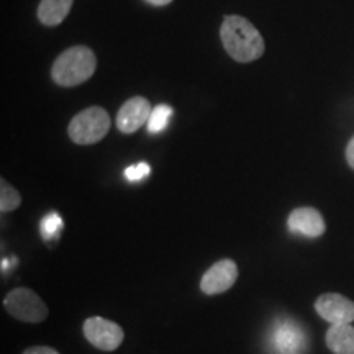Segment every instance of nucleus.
<instances>
[{"label": "nucleus", "instance_id": "obj_11", "mask_svg": "<svg viewBox=\"0 0 354 354\" xmlns=\"http://www.w3.org/2000/svg\"><path fill=\"white\" fill-rule=\"evenodd\" d=\"M326 346L335 354H354V328L348 325H331L325 336Z\"/></svg>", "mask_w": 354, "mask_h": 354}, {"label": "nucleus", "instance_id": "obj_13", "mask_svg": "<svg viewBox=\"0 0 354 354\" xmlns=\"http://www.w3.org/2000/svg\"><path fill=\"white\" fill-rule=\"evenodd\" d=\"M20 203H21V197L19 190L13 189L6 179L0 180V210H2L3 214H7V212H13L15 209H19Z\"/></svg>", "mask_w": 354, "mask_h": 354}, {"label": "nucleus", "instance_id": "obj_2", "mask_svg": "<svg viewBox=\"0 0 354 354\" xmlns=\"http://www.w3.org/2000/svg\"><path fill=\"white\" fill-rule=\"evenodd\" d=\"M97 57L87 46H73L57 56L51 68V77L57 86L74 87L94 76Z\"/></svg>", "mask_w": 354, "mask_h": 354}, {"label": "nucleus", "instance_id": "obj_19", "mask_svg": "<svg viewBox=\"0 0 354 354\" xmlns=\"http://www.w3.org/2000/svg\"><path fill=\"white\" fill-rule=\"evenodd\" d=\"M145 2L151 3V6H156V7H162V6H167V3H171L172 0H145Z\"/></svg>", "mask_w": 354, "mask_h": 354}, {"label": "nucleus", "instance_id": "obj_18", "mask_svg": "<svg viewBox=\"0 0 354 354\" xmlns=\"http://www.w3.org/2000/svg\"><path fill=\"white\" fill-rule=\"evenodd\" d=\"M346 161H348V165L354 169V136L349 140V143L346 146Z\"/></svg>", "mask_w": 354, "mask_h": 354}, {"label": "nucleus", "instance_id": "obj_6", "mask_svg": "<svg viewBox=\"0 0 354 354\" xmlns=\"http://www.w3.org/2000/svg\"><path fill=\"white\" fill-rule=\"evenodd\" d=\"M271 346L277 354H304L307 346L304 330L294 320H279L272 326Z\"/></svg>", "mask_w": 354, "mask_h": 354}, {"label": "nucleus", "instance_id": "obj_17", "mask_svg": "<svg viewBox=\"0 0 354 354\" xmlns=\"http://www.w3.org/2000/svg\"><path fill=\"white\" fill-rule=\"evenodd\" d=\"M24 354H59V353L50 346H33L26 349Z\"/></svg>", "mask_w": 354, "mask_h": 354}, {"label": "nucleus", "instance_id": "obj_10", "mask_svg": "<svg viewBox=\"0 0 354 354\" xmlns=\"http://www.w3.org/2000/svg\"><path fill=\"white\" fill-rule=\"evenodd\" d=\"M287 227L292 233L304 234L308 238L322 236L326 230L322 214L313 207H300V209L292 210L287 220Z\"/></svg>", "mask_w": 354, "mask_h": 354}, {"label": "nucleus", "instance_id": "obj_9", "mask_svg": "<svg viewBox=\"0 0 354 354\" xmlns=\"http://www.w3.org/2000/svg\"><path fill=\"white\" fill-rule=\"evenodd\" d=\"M151 104L145 97H133L122 105L117 113V128L122 133L138 131L151 117Z\"/></svg>", "mask_w": 354, "mask_h": 354}, {"label": "nucleus", "instance_id": "obj_12", "mask_svg": "<svg viewBox=\"0 0 354 354\" xmlns=\"http://www.w3.org/2000/svg\"><path fill=\"white\" fill-rule=\"evenodd\" d=\"M74 0H41L38 6V19L43 25L56 26L64 21L73 8Z\"/></svg>", "mask_w": 354, "mask_h": 354}, {"label": "nucleus", "instance_id": "obj_1", "mask_svg": "<svg viewBox=\"0 0 354 354\" xmlns=\"http://www.w3.org/2000/svg\"><path fill=\"white\" fill-rule=\"evenodd\" d=\"M225 51L238 63H251L264 55L266 44L258 28L240 15H227L220 28Z\"/></svg>", "mask_w": 354, "mask_h": 354}, {"label": "nucleus", "instance_id": "obj_4", "mask_svg": "<svg viewBox=\"0 0 354 354\" xmlns=\"http://www.w3.org/2000/svg\"><path fill=\"white\" fill-rule=\"evenodd\" d=\"M3 307L13 318L20 322L39 323L46 320L48 317L46 304L39 299L38 294L26 287H19L8 292L7 297L3 299Z\"/></svg>", "mask_w": 354, "mask_h": 354}, {"label": "nucleus", "instance_id": "obj_7", "mask_svg": "<svg viewBox=\"0 0 354 354\" xmlns=\"http://www.w3.org/2000/svg\"><path fill=\"white\" fill-rule=\"evenodd\" d=\"M315 310L331 325H348L354 322V302L342 294H323L317 299Z\"/></svg>", "mask_w": 354, "mask_h": 354}, {"label": "nucleus", "instance_id": "obj_3", "mask_svg": "<svg viewBox=\"0 0 354 354\" xmlns=\"http://www.w3.org/2000/svg\"><path fill=\"white\" fill-rule=\"evenodd\" d=\"M110 130V115L102 107H88L79 112L69 123V138L76 145H94Z\"/></svg>", "mask_w": 354, "mask_h": 354}, {"label": "nucleus", "instance_id": "obj_16", "mask_svg": "<svg viewBox=\"0 0 354 354\" xmlns=\"http://www.w3.org/2000/svg\"><path fill=\"white\" fill-rule=\"evenodd\" d=\"M151 172V167H149L146 162H138V165H133L125 169V177L130 183H138V180L145 179L146 176H149Z\"/></svg>", "mask_w": 354, "mask_h": 354}, {"label": "nucleus", "instance_id": "obj_8", "mask_svg": "<svg viewBox=\"0 0 354 354\" xmlns=\"http://www.w3.org/2000/svg\"><path fill=\"white\" fill-rule=\"evenodd\" d=\"M238 279V266L232 259H221L203 274L201 289L207 295L223 294L232 289Z\"/></svg>", "mask_w": 354, "mask_h": 354}, {"label": "nucleus", "instance_id": "obj_14", "mask_svg": "<svg viewBox=\"0 0 354 354\" xmlns=\"http://www.w3.org/2000/svg\"><path fill=\"white\" fill-rule=\"evenodd\" d=\"M172 117V109L169 105H158V107L153 109L151 117L148 120V131L149 133H159L162 131L167 127V122Z\"/></svg>", "mask_w": 354, "mask_h": 354}, {"label": "nucleus", "instance_id": "obj_5", "mask_svg": "<svg viewBox=\"0 0 354 354\" xmlns=\"http://www.w3.org/2000/svg\"><path fill=\"white\" fill-rule=\"evenodd\" d=\"M84 336L100 351H115L122 344L125 333L115 322L102 317H91L84 322Z\"/></svg>", "mask_w": 354, "mask_h": 354}, {"label": "nucleus", "instance_id": "obj_15", "mask_svg": "<svg viewBox=\"0 0 354 354\" xmlns=\"http://www.w3.org/2000/svg\"><path fill=\"white\" fill-rule=\"evenodd\" d=\"M61 228H63V218H61L56 212H51L50 215L44 216L41 221V227H39L44 241H51L55 240V238H57Z\"/></svg>", "mask_w": 354, "mask_h": 354}]
</instances>
